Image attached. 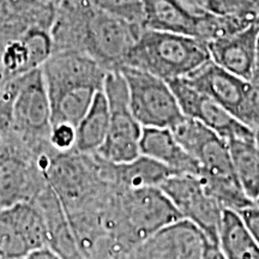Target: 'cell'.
<instances>
[{
  "instance_id": "obj_1",
  "label": "cell",
  "mask_w": 259,
  "mask_h": 259,
  "mask_svg": "<svg viewBox=\"0 0 259 259\" xmlns=\"http://www.w3.org/2000/svg\"><path fill=\"white\" fill-rule=\"evenodd\" d=\"M142 29L92 0H60L51 28L53 53L82 52L107 71L119 70Z\"/></svg>"
},
{
  "instance_id": "obj_2",
  "label": "cell",
  "mask_w": 259,
  "mask_h": 259,
  "mask_svg": "<svg viewBox=\"0 0 259 259\" xmlns=\"http://www.w3.org/2000/svg\"><path fill=\"white\" fill-rule=\"evenodd\" d=\"M41 69L50 97L52 125H78L94 97L103 90L109 72L88 54L76 51L54 52Z\"/></svg>"
},
{
  "instance_id": "obj_3",
  "label": "cell",
  "mask_w": 259,
  "mask_h": 259,
  "mask_svg": "<svg viewBox=\"0 0 259 259\" xmlns=\"http://www.w3.org/2000/svg\"><path fill=\"white\" fill-rule=\"evenodd\" d=\"M209 60L208 45L199 38L142 29L124 65L170 82L185 78Z\"/></svg>"
},
{
  "instance_id": "obj_4",
  "label": "cell",
  "mask_w": 259,
  "mask_h": 259,
  "mask_svg": "<svg viewBox=\"0 0 259 259\" xmlns=\"http://www.w3.org/2000/svg\"><path fill=\"white\" fill-rule=\"evenodd\" d=\"M0 121L30 137L50 136L52 112L42 69L8 80L0 92Z\"/></svg>"
},
{
  "instance_id": "obj_5",
  "label": "cell",
  "mask_w": 259,
  "mask_h": 259,
  "mask_svg": "<svg viewBox=\"0 0 259 259\" xmlns=\"http://www.w3.org/2000/svg\"><path fill=\"white\" fill-rule=\"evenodd\" d=\"M103 93L109 107L107 137L97 150L107 163H124L141 155L143 126L136 120L130 108L127 84L119 70L109 71L103 83Z\"/></svg>"
},
{
  "instance_id": "obj_6",
  "label": "cell",
  "mask_w": 259,
  "mask_h": 259,
  "mask_svg": "<svg viewBox=\"0 0 259 259\" xmlns=\"http://www.w3.org/2000/svg\"><path fill=\"white\" fill-rule=\"evenodd\" d=\"M119 71L127 84L132 114L143 127L171 128L185 118L166 80L126 65Z\"/></svg>"
},
{
  "instance_id": "obj_7",
  "label": "cell",
  "mask_w": 259,
  "mask_h": 259,
  "mask_svg": "<svg viewBox=\"0 0 259 259\" xmlns=\"http://www.w3.org/2000/svg\"><path fill=\"white\" fill-rule=\"evenodd\" d=\"M185 79L220 103L252 131L259 130V116L252 101V82L226 71L209 60Z\"/></svg>"
},
{
  "instance_id": "obj_8",
  "label": "cell",
  "mask_w": 259,
  "mask_h": 259,
  "mask_svg": "<svg viewBox=\"0 0 259 259\" xmlns=\"http://www.w3.org/2000/svg\"><path fill=\"white\" fill-rule=\"evenodd\" d=\"M171 131L184 149L198 163L199 176L197 177L205 181L238 180L228 141L187 116L171 127Z\"/></svg>"
},
{
  "instance_id": "obj_9",
  "label": "cell",
  "mask_w": 259,
  "mask_h": 259,
  "mask_svg": "<svg viewBox=\"0 0 259 259\" xmlns=\"http://www.w3.org/2000/svg\"><path fill=\"white\" fill-rule=\"evenodd\" d=\"M122 209L127 223V242L132 250L149 236L183 219L158 186L126 190Z\"/></svg>"
},
{
  "instance_id": "obj_10",
  "label": "cell",
  "mask_w": 259,
  "mask_h": 259,
  "mask_svg": "<svg viewBox=\"0 0 259 259\" xmlns=\"http://www.w3.org/2000/svg\"><path fill=\"white\" fill-rule=\"evenodd\" d=\"M160 189L176 205L181 218L194 223L209 241L219 244V231L225 209L208 193L199 177L176 174L163 181Z\"/></svg>"
},
{
  "instance_id": "obj_11",
  "label": "cell",
  "mask_w": 259,
  "mask_h": 259,
  "mask_svg": "<svg viewBox=\"0 0 259 259\" xmlns=\"http://www.w3.org/2000/svg\"><path fill=\"white\" fill-rule=\"evenodd\" d=\"M168 84L187 118L199 121L226 141L254 138V132L250 127L239 121L211 97L191 85L185 78L170 80Z\"/></svg>"
},
{
  "instance_id": "obj_12",
  "label": "cell",
  "mask_w": 259,
  "mask_h": 259,
  "mask_svg": "<svg viewBox=\"0 0 259 259\" xmlns=\"http://www.w3.org/2000/svg\"><path fill=\"white\" fill-rule=\"evenodd\" d=\"M208 238L194 223L181 219L149 236L134 250L136 259H203Z\"/></svg>"
},
{
  "instance_id": "obj_13",
  "label": "cell",
  "mask_w": 259,
  "mask_h": 259,
  "mask_svg": "<svg viewBox=\"0 0 259 259\" xmlns=\"http://www.w3.org/2000/svg\"><path fill=\"white\" fill-rule=\"evenodd\" d=\"M259 19L244 30L208 42L210 59L220 67L245 80L254 78V47Z\"/></svg>"
},
{
  "instance_id": "obj_14",
  "label": "cell",
  "mask_w": 259,
  "mask_h": 259,
  "mask_svg": "<svg viewBox=\"0 0 259 259\" xmlns=\"http://www.w3.org/2000/svg\"><path fill=\"white\" fill-rule=\"evenodd\" d=\"M60 0H0V41L32 27L52 28Z\"/></svg>"
},
{
  "instance_id": "obj_15",
  "label": "cell",
  "mask_w": 259,
  "mask_h": 259,
  "mask_svg": "<svg viewBox=\"0 0 259 259\" xmlns=\"http://www.w3.org/2000/svg\"><path fill=\"white\" fill-rule=\"evenodd\" d=\"M139 149L141 155L154 158L176 174L199 176L198 163L179 143L171 128L143 127Z\"/></svg>"
},
{
  "instance_id": "obj_16",
  "label": "cell",
  "mask_w": 259,
  "mask_h": 259,
  "mask_svg": "<svg viewBox=\"0 0 259 259\" xmlns=\"http://www.w3.org/2000/svg\"><path fill=\"white\" fill-rule=\"evenodd\" d=\"M197 16L179 0H143L142 28L196 37Z\"/></svg>"
},
{
  "instance_id": "obj_17",
  "label": "cell",
  "mask_w": 259,
  "mask_h": 259,
  "mask_svg": "<svg viewBox=\"0 0 259 259\" xmlns=\"http://www.w3.org/2000/svg\"><path fill=\"white\" fill-rule=\"evenodd\" d=\"M31 184L27 162L10 148H0V210L30 202Z\"/></svg>"
},
{
  "instance_id": "obj_18",
  "label": "cell",
  "mask_w": 259,
  "mask_h": 259,
  "mask_svg": "<svg viewBox=\"0 0 259 259\" xmlns=\"http://www.w3.org/2000/svg\"><path fill=\"white\" fill-rule=\"evenodd\" d=\"M219 246L226 259H259V242L233 210L223 211Z\"/></svg>"
},
{
  "instance_id": "obj_19",
  "label": "cell",
  "mask_w": 259,
  "mask_h": 259,
  "mask_svg": "<svg viewBox=\"0 0 259 259\" xmlns=\"http://www.w3.org/2000/svg\"><path fill=\"white\" fill-rule=\"evenodd\" d=\"M109 107L103 90L94 97L89 109L76 126V148L80 153H97L107 137Z\"/></svg>"
},
{
  "instance_id": "obj_20",
  "label": "cell",
  "mask_w": 259,
  "mask_h": 259,
  "mask_svg": "<svg viewBox=\"0 0 259 259\" xmlns=\"http://www.w3.org/2000/svg\"><path fill=\"white\" fill-rule=\"evenodd\" d=\"M112 173L119 184L126 190L139 187L158 186L168 178L176 176L173 170L160 162L144 155L124 163H109Z\"/></svg>"
},
{
  "instance_id": "obj_21",
  "label": "cell",
  "mask_w": 259,
  "mask_h": 259,
  "mask_svg": "<svg viewBox=\"0 0 259 259\" xmlns=\"http://www.w3.org/2000/svg\"><path fill=\"white\" fill-rule=\"evenodd\" d=\"M228 147L235 176L254 202L259 194V149L253 139H231Z\"/></svg>"
},
{
  "instance_id": "obj_22",
  "label": "cell",
  "mask_w": 259,
  "mask_h": 259,
  "mask_svg": "<svg viewBox=\"0 0 259 259\" xmlns=\"http://www.w3.org/2000/svg\"><path fill=\"white\" fill-rule=\"evenodd\" d=\"M31 251L46 247L50 242V233L44 212L37 204L21 202L6 208Z\"/></svg>"
},
{
  "instance_id": "obj_23",
  "label": "cell",
  "mask_w": 259,
  "mask_h": 259,
  "mask_svg": "<svg viewBox=\"0 0 259 259\" xmlns=\"http://www.w3.org/2000/svg\"><path fill=\"white\" fill-rule=\"evenodd\" d=\"M259 19V15L229 16L203 12L197 16L196 37L208 44L210 41L231 36L244 30Z\"/></svg>"
},
{
  "instance_id": "obj_24",
  "label": "cell",
  "mask_w": 259,
  "mask_h": 259,
  "mask_svg": "<svg viewBox=\"0 0 259 259\" xmlns=\"http://www.w3.org/2000/svg\"><path fill=\"white\" fill-rule=\"evenodd\" d=\"M30 248L8 209L0 210V259H25Z\"/></svg>"
},
{
  "instance_id": "obj_25",
  "label": "cell",
  "mask_w": 259,
  "mask_h": 259,
  "mask_svg": "<svg viewBox=\"0 0 259 259\" xmlns=\"http://www.w3.org/2000/svg\"><path fill=\"white\" fill-rule=\"evenodd\" d=\"M206 11L229 16L259 15L253 0H208Z\"/></svg>"
},
{
  "instance_id": "obj_26",
  "label": "cell",
  "mask_w": 259,
  "mask_h": 259,
  "mask_svg": "<svg viewBox=\"0 0 259 259\" xmlns=\"http://www.w3.org/2000/svg\"><path fill=\"white\" fill-rule=\"evenodd\" d=\"M48 138H50V143L57 150H70L76 147V126L66 124V122L52 125Z\"/></svg>"
},
{
  "instance_id": "obj_27",
  "label": "cell",
  "mask_w": 259,
  "mask_h": 259,
  "mask_svg": "<svg viewBox=\"0 0 259 259\" xmlns=\"http://www.w3.org/2000/svg\"><path fill=\"white\" fill-rule=\"evenodd\" d=\"M246 228L250 231L255 240L259 242V206L252 205L248 208L242 209L238 212Z\"/></svg>"
},
{
  "instance_id": "obj_28",
  "label": "cell",
  "mask_w": 259,
  "mask_h": 259,
  "mask_svg": "<svg viewBox=\"0 0 259 259\" xmlns=\"http://www.w3.org/2000/svg\"><path fill=\"white\" fill-rule=\"evenodd\" d=\"M25 259H60V257L52 250V248L46 246V247L31 251L30 253L25 257Z\"/></svg>"
},
{
  "instance_id": "obj_29",
  "label": "cell",
  "mask_w": 259,
  "mask_h": 259,
  "mask_svg": "<svg viewBox=\"0 0 259 259\" xmlns=\"http://www.w3.org/2000/svg\"><path fill=\"white\" fill-rule=\"evenodd\" d=\"M203 259H226V257L225 254L222 253L219 244L208 240L205 246V250H204Z\"/></svg>"
},
{
  "instance_id": "obj_30",
  "label": "cell",
  "mask_w": 259,
  "mask_h": 259,
  "mask_svg": "<svg viewBox=\"0 0 259 259\" xmlns=\"http://www.w3.org/2000/svg\"><path fill=\"white\" fill-rule=\"evenodd\" d=\"M251 82H252V101H253L254 109L259 116V79L251 80Z\"/></svg>"
},
{
  "instance_id": "obj_31",
  "label": "cell",
  "mask_w": 259,
  "mask_h": 259,
  "mask_svg": "<svg viewBox=\"0 0 259 259\" xmlns=\"http://www.w3.org/2000/svg\"><path fill=\"white\" fill-rule=\"evenodd\" d=\"M259 79V32L255 38V47H254V78L253 80Z\"/></svg>"
},
{
  "instance_id": "obj_32",
  "label": "cell",
  "mask_w": 259,
  "mask_h": 259,
  "mask_svg": "<svg viewBox=\"0 0 259 259\" xmlns=\"http://www.w3.org/2000/svg\"><path fill=\"white\" fill-rule=\"evenodd\" d=\"M253 132H254V138H253V141H254L255 145H257L258 149H259V130H257V131H253Z\"/></svg>"
},
{
  "instance_id": "obj_33",
  "label": "cell",
  "mask_w": 259,
  "mask_h": 259,
  "mask_svg": "<svg viewBox=\"0 0 259 259\" xmlns=\"http://www.w3.org/2000/svg\"><path fill=\"white\" fill-rule=\"evenodd\" d=\"M254 205L259 206V194H258V197H257V198H255V200H254Z\"/></svg>"
}]
</instances>
